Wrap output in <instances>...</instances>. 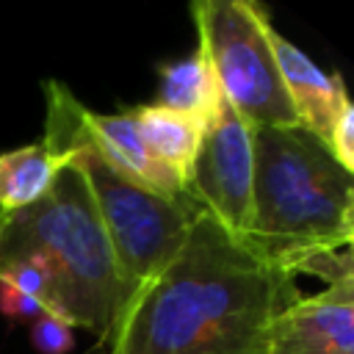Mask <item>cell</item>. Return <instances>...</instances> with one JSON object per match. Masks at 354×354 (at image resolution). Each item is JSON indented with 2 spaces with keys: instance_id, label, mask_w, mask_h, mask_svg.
Returning <instances> with one entry per match:
<instances>
[{
  "instance_id": "cell-11",
  "label": "cell",
  "mask_w": 354,
  "mask_h": 354,
  "mask_svg": "<svg viewBox=\"0 0 354 354\" xmlns=\"http://www.w3.org/2000/svg\"><path fill=\"white\" fill-rule=\"evenodd\" d=\"M221 100L224 97L218 91L216 75L199 47L191 55L171 61L160 69L158 105L196 122L199 127H207L216 119Z\"/></svg>"
},
{
  "instance_id": "cell-8",
  "label": "cell",
  "mask_w": 354,
  "mask_h": 354,
  "mask_svg": "<svg viewBox=\"0 0 354 354\" xmlns=\"http://www.w3.org/2000/svg\"><path fill=\"white\" fill-rule=\"evenodd\" d=\"M268 41L274 50L277 72L285 88V97L293 108L296 124L315 136L324 147L329 130L340 113V108L351 100L340 75H326L307 53H301L293 41H288L274 28L268 30Z\"/></svg>"
},
{
  "instance_id": "cell-14",
  "label": "cell",
  "mask_w": 354,
  "mask_h": 354,
  "mask_svg": "<svg viewBox=\"0 0 354 354\" xmlns=\"http://www.w3.org/2000/svg\"><path fill=\"white\" fill-rule=\"evenodd\" d=\"M0 313H3L6 318H11V321H28V318L44 315V307H41L36 299L19 293L17 288L0 282Z\"/></svg>"
},
{
  "instance_id": "cell-10",
  "label": "cell",
  "mask_w": 354,
  "mask_h": 354,
  "mask_svg": "<svg viewBox=\"0 0 354 354\" xmlns=\"http://www.w3.org/2000/svg\"><path fill=\"white\" fill-rule=\"evenodd\" d=\"M130 113H133L138 133H141L147 149L152 152V158L163 169H169L174 177H180L183 185L188 188L191 169H194L205 127H199L196 122H191L158 102L130 108Z\"/></svg>"
},
{
  "instance_id": "cell-9",
  "label": "cell",
  "mask_w": 354,
  "mask_h": 354,
  "mask_svg": "<svg viewBox=\"0 0 354 354\" xmlns=\"http://www.w3.org/2000/svg\"><path fill=\"white\" fill-rule=\"evenodd\" d=\"M83 130L88 144L100 152V158L124 180L163 194V196H185L188 188L180 177H174L169 169H163L152 152L147 149L138 124L130 111L124 113H94L83 111Z\"/></svg>"
},
{
  "instance_id": "cell-7",
  "label": "cell",
  "mask_w": 354,
  "mask_h": 354,
  "mask_svg": "<svg viewBox=\"0 0 354 354\" xmlns=\"http://www.w3.org/2000/svg\"><path fill=\"white\" fill-rule=\"evenodd\" d=\"M263 354H354V271L277 310L263 329Z\"/></svg>"
},
{
  "instance_id": "cell-12",
  "label": "cell",
  "mask_w": 354,
  "mask_h": 354,
  "mask_svg": "<svg viewBox=\"0 0 354 354\" xmlns=\"http://www.w3.org/2000/svg\"><path fill=\"white\" fill-rule=\"evenodd\" d=\"M66 163V155L50 149L44 141L0 152V213L39 202Z\"/></svg>"
},
{
  "instance_id": "cell-1",
  "label": "cell",
  "mask_w": 354,
  "mask_h": 354,
  "mask_svg": "<svg viewBox=\"0 0 354 354\" xmlns=\"http://www.w3.org/2000/svg\"><path fill=\"white\" fill-rule=\"evenodd\" d=\"M296 296L293 277L263 263L199 207L177 257L97 348L102 354L257 348L271 315Z\"/></svg>"
},
{
  "instance_id": "cell-15",
  "label": "cell",
  "mask_w": 354,
  "mask_h": 354,
  "mask_svg": "<svg viewBox=\"0 0 354 354\" xmlns=\"http://www.w3.org/2000/svg\"><path fill=\"white\" fill-rule=\"evenodd\" d=\"M205 354H263V346H257V348H224V351H205Z\"/></svg>"
},
{
  "instance_id": "cell-16",
  "label": "cell",
  "mask_w": 354,
  "mask_h": 354,
  "mask_svg": "<svg viewBox=\"0 0 354 354\" xmlns=\"http://www.w3.org/2000/svg\"><path fill=\"white\" fill-rule=\"evenodd\" d=\"M91 354H102V351H100V348H94V351H91Z\"/></svg>"
},
{
  "instance_id": "cell-5",
  "label": "cell",
  "mask_w": 354,
  "mask_h": 354,
  "mask_svg": "<svg viewBox=\"0 0 354 354\" xmlns=\"http://www.w3.org/2000/svg\"><path fill=\"white\" fill-rule=\"evenodd\" d=\"M191 17L196 47L205 53L224 102L249 127L296 124L268 41L266 8L254 0H196Z\"/></svg>"
},
{
  "instance_id": "cell-4",
  "label": "cell",
  "mask_w": 354,
  "mask_h": 354,
  "mask_svg": "<svg viewBox=\"0 0 354 354\" xmlns=\"http://www.w3.org/2000/svg\"><path fill=\"white\" fill-rule=\"evenodd\" d=\"M83 111L86 105L75 100L66 86L47 80V119L41 141L50 149L64 152L88 185L119 282L124 288L127 313L177 257L199 205L188 194L163 196L116 174L88 144Z\"/></svg>"
},
{
  "instance_id": "cell-2",
  "label": "cell",
  "mask_w": 354,
  "mask_h": 354,
  "mask_svg": "<svg viewBox=\"0 0 354 354\" xmlns=\"http://www.w3.org/2000/svg\"><path fill=\"white\" fill-rule=\"evenodd\" d=\"M252 221L243 243L296 279L351 274L354 174L304 127H252Z\"/></svg>"
},
{
  "instance_id": "cell-3",
  "label": "cell",
  "mask_w": 354,
  "mask_h": 354,
  "mask_svg": "<svg viewBox=\"0 0 354 354\" xmlns=\"http://www.w3.org/2000/svg\"><path fill=\"white\" fill-rule=\"evenodd\" d=\"M30 263L50 279V315L83 326L105 346L124 315L108 238L80 171L66 163L50 191L11 213H0V268Z\"/></svg>"
},
{
  "instance_id": "cell-6",
  "label": "cell",
  "mask_w": 354,
  "mask_h": 354,
  "mask_svg": "<svg viewBox=\"0 0 354 354\" xmlns=\"http://www.w3.org/2000/svg\"><path fill=\"white\" fill-rule=\"evenodd\" d=\"M252 127L221 100L216 119L205 127L188 180V196L232 238L243 241L252 221Z\"/></svg>"
},
{
  "instance_id": "cell-13",
  "label": "cell",
  "mask_w": 354,
  "mask_h": 354,
  "mask_svg": "<svg viewBox=\"0 0 354 354\" xmlns=\"http://www.w3.org/2000/svg\"><path fill=\"white\" fill-rule=\"evenodd\" d=\"M30 343L39 354H66L75 346L72 326L53 315H39L30 329Z\"/></svg>"
}]
</instances>
